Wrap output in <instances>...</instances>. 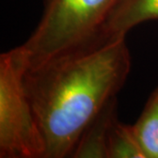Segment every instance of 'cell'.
I'll return each instance as SVG.
<instances>
[{
  "label": "cell",
  "instance_id": "obj_1",
  "mask_svg": "<svg viewBox=\"0 0 158 158\" xmlns=\"http://www.w3.org/2000/svg\"><path fill=\"white\" fill-rule=\"evenodd\" d=\"M131 69L126 36L96 39L27 67L24 85L45 142L44 158L71 157L90 121Z\"/></svg>",
  "mask_w": 158,
  "mask_h": 158
},
{
  "label": "cell",
  "instance_id": "obj_2",
  "mask_svg": "<svg viewBox=\"0 0 158 158\" xmlns=\"http://www.w3.org/2000/svg\"><path fill=\"white\" fill-rule=\"evenodd\" d=\"M117 1L43 0L38 25L20 45L27 67L96 39Z\"/></svg>",
  "mask_w": 158,
  "mask_h": 158
},
{
  "label": "cell",
  "instance_id": "obj_3",
  "mask_svg": "<svg viewBox=\"0 0 158 158\" xmlns=\"http://www.w3.org/2000/svg\"><path fill=\"white\" fill-rule=\"evenodd\" d=\"M20 46L0 56V157L44 158L45 142L24 85Z\"/></svg>",
  "mask_w": 158,
  "mask_h": 158
},
{
  "label": "cell",
  "instance_id": "obj_4",
  "mask_svg": "<svg viewBox=\"0 0 158 158\" xmlns=\"http://www.w3.org/2000/svg\"><path fill=\"white\" fill-rule=\"evenodd\" d=\"M158 19V0H118L100 32L101 36H126L141 23Z\"/></svg>",
  "mask_w": 158,
  "mask_h": 158
},
{
  "label": "cell",
  "instance_id": "obj_5",
  "mask_svg": "<svg viewBox=\"0 0 158 158\" xmlns=\"http://www.w3.org/2000/svg\"><path fill=\"white\" fill-rule=\"evenodd\" d=\"M117 118L116 98L108 102L84 130L71 157L107 158L109 130Z\"/></svg>",
  "mask_w": 158,
  "mask_h": 158
},
{
  "label": "cell",
  "instance_id": "obj_6",
  "mask_svg": "<svg viewBox=\"0 0 158 158\" xmlns=\"http://www.w3.org/2000/svg\"><path fill=\"white\" fill-rule=\"evenodd\" d=\"M133 127L145 158H158V88L148 98Z\"/></svg>",
  "mask_w": 158,
  "mask_h": 158
},
{
  "label": "cell",
  "instance_id": "obj_7",
  "mask_svg": "<svg viewBox=\"0 0 158 158\" xmlns=\"http://www.w3.org/2000/svg\"><path fill=\"white\" fill-rule=\"evenodd\" d=\"M107 158H145L133 125H126L116 118L109 130Z\"/></svg>",
  "mask_w": 158,
  "mask_h": 158
}]
</instances>
